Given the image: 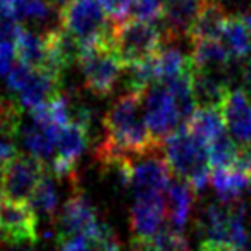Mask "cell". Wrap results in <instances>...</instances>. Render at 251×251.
Masks as SVG:
<instances>
[{
	"label": "cell",
	"mask_w": 251,
	"mask_h": 251,
	"mask_svg": "<svg viewBox=\"0 0 251 251\" xmlns=\"http://www.w3.org/2000/svg\"><path fill=\"white\" fill-rule=\"evenodd\" d=\"M143 93L127 91L119 97L103 115L105 136L134 157L157 155L158 150L164 148V145L151 138L148 129Z\"/></svg>",
	"instance_id": "obj_1"
},
{
	"label": "cell",
	"mask_w": 251,
	"mask_h": 251,
	"mask_svg": "<svg viewBox=\"0 0 251 251\" xmlns=\"http://www.w3.org/2000/svg\"><path fill=\"white\" fill-rule=\"evenodd\" d=\"M165 162L172 174L186 181L195 191H201L212 179L208 148L198 141L182 124L174 134L164 141Z\"/></svg>",
	"instance_id": "obj_2"
},
{
	"label": "cell",
	"mask_w": 251,
	"mask_h": 251,
	"mask_svg": "<svg viewBox=\"0 0 251 251\" xmlns=\"http://www.w3.org/2000/svg\"><path fill=\"white\" fill-rule=\"evenodd\" d=\"M110 45L126 67L155 57L162 50L164 33L150 21L127 18L112 25Z\"/></svg>",
	"instance_id": "obj_3"
},
{
	"label": "cell",
	"mask_w": 251,
	"mask_h": 251,
	"mask_svg": "<svg viewBox=\"0 0 251 251\" xmlns=\"http://www.w3.org/2000/svg\"><path fill=\"white\" fill-rule=\"evenodd\" d=\"M59 25L84 49L108 40L114 21L101 0H76L60 12Z\"/></svg>",
	"instance_id": "obj_4"
},
{
	"label": "cell",
	"mask_w": 251,
	"mask_h": 251,
	"mask_svg": "<svg viewBox=\"0 0 251 251\" xmlns=\"http://www.w3.org/2000/svg\"><path fill=\"white\" fill-rule=\"evenodd\" d=\"M77 64L86 88L97 97H108L126 69L112 49L110 40L81 49Z\"/></svg>",
	"instance_id": "obj_5"
},
{
	"label": "cell",
	"mask_w": 251,
	"mask_h": 251,
	"mask_svg": "<svg viewBox=\"0 0 251 251\" xmlns=\"http://www.w3.org/2000/svg\"><path fill=\"white\" fill-rule=\"evenodd\" d=\"M45 172V165L35 157L18 153L11 162L0 167V188L4 200L26 203Z\"/></svg>",
	"instance_id": "obj_6"
},
{
	"label": "cell",
	"mask_w": 251,
	"mask_h": 251,
	"mask_svg": "<svg viewBox=\"0 0 251 251\" xmlns=\"http://www.w3.org/2000/svg\"><path fill=\"white\" fill-rule=\"evenodd\" d=\"M143 98L145 117L151 138L157 143L164 145V141L179 129V124L182 122L174 97L165 84L155 83L145 90Z\"/></svg>",
	"instance_id": "obj_7"
},
{
	"label": "cell",
	"mask_w": 251,
	"mask_h": 251,
	"mask_svg": "<svg viewBox=\"0 0 251 251\" xmlns=\"http://www.w3.org/2000/svg\"><path fill=\"white\" fill-rule=\"evenodd\" d=\"M38 215L29 203L2 200L0 203V230L2 237L14 246H29L36 241Z\"/></svg>",
	"instance_id": "obj_8"
},
{
	"label": "cell",
	"mask_w": 251,
	"mask_h": 251,
	"mask_svg": "<svg viewBox=\"0 0 251 251\" xmlns=\"http://www.w3.org/2000/svg\"><path fill=\"white\" fill-rule=\"evenodd\" d=\"M88 147V127L69 122L60 127L55 140V157L50 164V171L57 177H71L77 160Z\"/></svg>",
	"instance_id": "obj_9"
},
{
	"label": "cell",
	"mask_w": 251,
	"mask_h": 251,
	"mask_svg": "<svg viewBox=\"0 0 251 251\" xmlns=\"http://www.w3.org/2000/svg\"><path fill=\"white\" fill-rule=\"evenodd\" d=\"M57 222H59L57 237L90 236L100 224L95 206L81 191H74L67 198L62 212L57 217Z\"/></svg>",
	"instance_id": "obj_10"
},
{
	"label": "cell",
	"mask_w": 251,
	"mask_h": 251,
	"mask_svg": "<svg viewBox=\"0 0 251 251\" xmlns=\"http://www.w3.org/2000/svg\"><path fill=\"white\" fill-rule=\"evenodd\" d=\"M172 176L174 174L165 158L157 155H150L145 160L134 162L131 171V189L134 193V198L165 195Z\"/></svg>",
	"instance_id": "obj_11"
},
{
	"label": "cell",
	"mask_w": 251,
	"mask_h": 251,
	"mask_svg": "<svg viewBox=\"0 0 251 251\" xmlns=\"http://www.w3.org/2000/svg\"><path fill=\"white\" fill-rule=\"evenodd\" d=\"M165 201L164 195L138 196L129 212V226L134 239H150L164 229Z\"/></svg>",
	"instance_id": "obj_12"
},
{
	"label": "cell",
	"mask_w": 251,
	"mask_h": 251,
	"mask_svg": "<svg viewBox=\"0 0 251 251\" xmlns=\"http://www.w3.org/2000/svg\"><path fill=\"white\" fill-rule=\"evenodd\" d=\"M191 86L198 108H220L229 97V73L191 69Z\"/></svg>",
	"instance_id": "obj_13"
},
{
	"label": "cell",
	"mask_w": 251,
	"mask_h": 251,
	"mask_svg": "<svg viewBox=\"0 0 251 251\" xmlns=\"http://www.w3.org/2000/svg\"><path fill=\"white\" fill-rule=\"evenodd\" d=\"M62 74L52 69H33L28 83L19 91V105L23 108H35L49 103L60 95Z\"/></svg>",
	"instance_id": "obj_14"
},
{
	"label": "cell",
	"mask_w": 251,
	"mask_h": 251,
	"mask_svg": "<svg viewBox=\"0 0 251 251\" xmlns=\"http://www.w3.org/2000/svg\"><path fill=\"white\" fill-rule=\"evenodd\" d=\"M201 5L203 0H167L160 19L164 38L176 42L189 36L191 26L198 18Z\"/></svg>",
	"instance_id": "obj_15"
},
{
	"label": "cell",
	"mask_w": 251,
	"mask_h": 251,
	"mask_svg": "<svg viewBox=\"0 0 251 251\" xmlns=\"http://www.w3.org/2000/svg\"><path fill=\"white\" fill-rule=\"evenodd\" d=\"M195 189L181 179H172L167 191L164 195L165 215H167V227L172 230L182 232L195 206Z\"/></svg>",
	"instance_id": "obj_16"
},
{
	"label": "cell",
	"mask_w": 251,
	"mask_h": 251,
	"mask_svg": "<svg viewBox=\"0 0 251 251\" xmlns=\"http://www.w3.org/2000/svg\"><path fill=\"white\" fill-rule=\"evenodd\" d=\"M226 124L232 136L243 145L251 143V103L241 90L229 93L222 107Z\"/></svg>",
	"instance_id": "obj_17"
},
{
	"label": "cell",
	"mask_w": 251,
	"mask_h": 251,
	"mask_svg": "<svg viewBox=\"0 0 251 251\" xmlns=\"http://www.w3.org/2000/svg\"><path fill=\"white\" fill-rule=\"evenodd\" d=\"M227 14L219 0H203L198 18L195 19L188 38L191 43L200 40H220Z\"/></svg>",
	"instance_id": "obj_18"
},
{
	"label": "cell",
	"mask_w": 251,
	"mask_h": 251,
	"mask_svg": "<svg viewBox=\"0 0 251 251\" xmlns=\"http://www.w3.org/2000/svg\"><path fill=\"white\" fill-rule=\"evenodd\" d=\"M21 133L23 143L28 148L29 155L40 160L43 165L52 164L53 157H55V140L59 129L31 121V124L23 127Z\"/></svg>",
	"instance_id": "obj_19"
},
{
	"label": "cell",
	"mask_w": 251,
	"mask_h": 251,
	"mask_svg": "<svg viewBox=\"0 0 251 251\" xmlns=\"http://www.w3.org/2000/svg\"><path fill=\"white\" fill-rule=\"evenodd\" d=\"M191 66L195 69L215 71V73H230V53L219 40H200L191 43Z\"/></svg>",
	"instance_id": "obj_20"
},
{
	"label": "cell",
	"mask_w": 251,
	"mask_h": 251,
	"mask_svg": "<svg viewBox=\"0 0 251 251\" xmlns=\"http://www.w3.org/2000/svg\"><path fill=\"white\" fill-rule=\"evenodd\" d=\"M186 129L198 141H201L206 148L212 141L227 133L226 119L220 108H196L195 114L186 122Z\"/></svg>",
	"instance_id": "obj_21"
},
{
	"label": "cell",
	"mask_w": 251,
	"mask_h": 251,
	"mask_svg": "<svg viewBox=\"0 0 251 251\" xmlns=\"http://www.w3.org/2000/svg\"><path fill=\"white\" fill-rule=\"evenodd\" d=\"M210 182L222 203L230 205L241 201V195L250 188L251 179H248L236 169H213Z\"/></svg>",
	"instance_id": "obj_22"
},
{
	"label": "cell",
	"mask_w": 251,
	"mask_h": 251,
	"mask_svg": "<svg viewBox=\"0 0 251 251\" xmlns=\"http://www.w3.org/2000/svg\"><path fill=\"white\" fill-rule=\"evenodd\" d=\"M220 40L234 60H243L251 53V35L241 16H227Z\"/></svg>",
	"instance_id": "obj_23"
},
{
	"label": "cell",
	"mask_w": 251,
	"mask_h": 251,
	"mask_svg": "<svg viewBox=\"0 0 251 251\" xmlns=\"http://www.w3.org/2000/svg\"><path fill=\"white\" fill-rule=\"evenodd\" d=\"M16 47V55L18 60L31 69H45L47 62H49V55H47V45L43 35H36L28 29H23L21 35L14 42Z\"/></svg>",
	"instance_id": "obj_24"
},
{
	"label": "cell",
	"mask_w": 251,
	"mask_h": 251,
	"mask_svg": "<svg viewBox=\"0 0 251 251\" xmlns=\"http://www.w3.org/2000/svg\"><path fill=\"white\" fill-rule=\"evenodd\" d=\"M157 83L167 84L191 71V59L182 55L177 49H162L155 55Z\"/></svg>",
	"instance_id": "obj_25"
},
{
	"label": "cell",
	"mask_w": 251,
	"mask_h": 251,
	"mask_svg": "<svg viewBox=\"0 0 251 251\" xmlns=\"http://www.w3.org/2000/svg\"><path fill=\"white\" fill-rule=\"evenodd\" d=\"M29 206L35 210V213L38 217H45L50 220H57V206H59V196H57L55 182H53L52 176L43 174V177L40 179L38 186L33 191L31 198L28 200Z\"/></svg>",
	"instance_id": "obj_26"
},
{
	"label": "cell",
	"mask_w": 251,
	"mask_h": 251,
	"mask_svg": "<svg viewBox=\"0 0 251 251\" xmlns=\"http://www.w3.org/2000/svg\"><path fill=\"white\" fill-rule=\"evenodd\" d=\"M239 153V145L236 140L224 133L220 138L208 145V160L212 169H232Z\"/></svg>",
	"instance_id": "obj_27"
},
{
	"label": "cell",
	"mask_w": 251,
	"mask_h": 251,
	"mask_svg": "<svg viewBox=\"0 0 251 251\" xmlns=\"http://www.w3.org/2000/svg\"><path fill=\"white\" fill-rule=\"evenodd\" d=\"M121 244H119L117 236L114 230L107 226V224L100 222L97 229L88 236V248L86 251H119Z\"/></svg>",
	"instance_id": "obj_28"
},
{
	"label": "cell",
	"mask_w": 251,
	"mask_h": 251,
	"mask_svg": "<svg viewBox=\"0 0 251 251\" xmlns=\"http://www.w3.org/2000/svg\"><path fill=\"white\" fill-rule=\"evenodd\" d=\"M165 4L167 0H136L129 18L153 23L157 19H162Z\"/></svg>",
	"instance_id": "obj_29"
},
{
	"label": "cell",
	"mask_w": 251,
	"mask_h": 251,
	"mask_svg": "<svg viewBox=\"0 0 251 251\" xmlns=\"http://www.w3.org/2000/svg\"><path fill=\"white\" fill-rule=\"evenodd\" d=\"M23 29L25 28H23L18 19L0 11V43H14L18 40V36L21 35Z\"/></svg>",
	"instance_id": "obj_30"
},
{
	"label": "cell",
	"mask_w": 251,
	"mask_h": 251,
	"mask_svg": "<svg viewBox=\"0 0 251 251\" xmlns=\"http://www.w3.org/2000/svg\"><path fill=\"white\" fill-rule=\"evenodd\" d=\"M31 73H33L31 67L18 60V62L14 64V67L11 69V73L7 74V86L11 88L12 91L19 93V91L25 88V84L28 83Z\"/></svg>",
	"instance_id": "obj_31"
},
{
	"label": "cell",
	"mask_w": 251,
	"mask_h": 251,
	"mask_svg": "<svg viewBox=\"0 0 251 251\" xmlns=\"http://www.w3.org/2000/svg\"><path fill=\"white\" fill-rule=\"evenodd\" d=\"M101 2H103L105 7H107L112 21L119 23L129 18L136 0H101Z\"/></svg>",
	"instance_id": "obj_32"
},
{
	"label": "cell",
	"mask_w": 251,
	"mask_h": 251,
	"mask_svg": "<svg viewBox=\"0 0 251 251\" xmlns=\"http://www.w3.org/2000/svg\"><path fill=\"white\" fill-rule=\"evenodd\" d=\"M16 59H18V55H16L14 43H0V76H7L11 73V69L16 64Z\"/></svg>",
	"instance_id": "obj_33"
},
{
	"label": "cell",
	"mask_w": 251,
	"mask_h": 251,
	"mask_svg": "<svg viewBox=\"0 0 251 251\" xmlns=\"http://www.w3.org/2000/svg\"><path fill=\"white\" fill-rule=\"evenodd\" d=\"M236 171H239L241 174H244L248 179H251V147L250 145H243L239 147V153L234 162V167Z\"/></svg>",
	"instance_id": "obj_34"
},
{
	"label": "cell",
	"mask_w": 251,
	"mask_h": 251,
	"mask_svg": "<svg viewBox=\"0 0 251 251\" xmlns=\"http://www.w3.org/2000/svg\"><path fill=\"white\" fill-rule=\"evenodd\" d=\"M14 140L16 138L7 136V134H0V167L11 162L18 155Z\"/></svg>",
	"instance_id": "obj_35"
},
{
	"label": "cell",
	"mask_w": 251,
	"mask_h": 251,
	"mask_svg": "<svg viewBox=\"0 0 251 251\" xmlns=\"http://www.w3.org/2000/svg\"><path fill=\"white\" fill-rule=\"evenodd\" d=\"M239 79H241V91L246 95V98L251 103V59L243 64Z\"/></svg>",
	"instance_id": "obj_36"
},
{
	"label": "cell",
	"mask_w": 251,
	"mask_h": 251,
	"mask_svg": "<svg viewBox=\"0 0 251 251\" xmlns=\"http://www.w3.org/2000/svg\"><path fill=\"white\" fill-rule=\"evenodd\" d=\"M200 251H243L237 250L229 244H220V243H201L200 244Z\"/></svg>",
	"instance_id": "obj_37"
},
{
	"label": "cell",
	"mask_w": 251,
	"mask_h": 251,
	"mask_svg": "<svg viewBox=\"0 0 251 251\" xmlns=\"http://www.w3.org/2000/svg\"><path fill=\"white\" fill-rule=\"evenodd\" d=\"M73 2H76V0H47V4L52 7V11H57L59 14L64 11V9L69 7Z\"/></svg>",
	"instance_id": "obj_38"
},
{
	"label": "cell",
	"mask_w": 251,
	"mask_h": 251,
	"mask_svg": "<svg viewBox=\"0 0 251 251\" xmlns=\"http://www.w3.org/2000/svg\"><path fill=\"white\" fill-rule=\"evenodd\" d=\"M241 18H243L244 25H246L248 31H250V35H251V12H250V14H244V16H241Z\"/></svg>",
	"instance_id": "obj_39"
},
{
	"label": "cell",
	"mask_w": 251,
	"mask_h": 251,
	"mask_svg": "<svg viewBox=\"0 0 251 251\" xmlns=\"http://www.w3.org/2000/svg\"><path fill=\"white\" fill-rule=\"evenodd\" d=\"M246 250L251 251V234H248V244H246Z\"/></svg>",
	"instance_id": "obj_40"
},
{
	"label": "cell",
	"mask_w": 251,
	"mask_h": 251,
	"mask_svg": "<svg viewBox=\"0 0 251 251\" xmlns=\"http://www.w3.org/2000/svg\"><path fill=\"white\" fill-rule=\"evenodd\" d=\"M2 200H4V195H2V188H0V203H2Z\"/></svg>",
	"instance_id": "obj_41"
},
{
	"label": "cell",
	"mask_w": 251,
	"mask_h": 251,
	"mask_svg": "<svg viewBox=\"0 0 251 251\" xmlns=\"http://www.w3.org/2000/svg\"><path fill=\"white\" fill-rule=\"evenodd\" d=\"M0 237H2V230H0Z\"/></svg>",
	"instance_id": "obj_42"
}]
</instances>
